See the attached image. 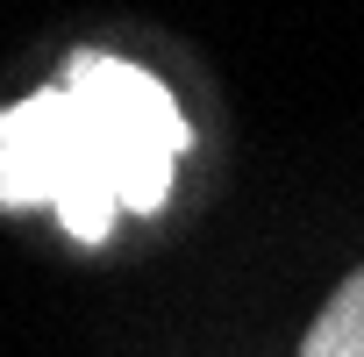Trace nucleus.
<instances>
[{"label":"nucleus","mask_w":364,"mask_h":357,"mask_svg":"<svg viewBox=\"0 0 364 357\" xmlns=\"http://www.w3.org/2000/svg\"><path fill=\"white\" fill-rule=\"evenodd\" d=\"M0 208H50L79 243H107L122 201H114L107 157L65 86L58 93L43 86L0 114Z\"/></svg>","instance_id":"nucleus-1"},{"label":"nucleus","mask_w":364,"mask_h":357,"mask_svg":"<svg viewBox=\"0 0 364 357\" xmlns=\"http://www.w3.org/2000/svg\"><path fill=\"white\" fill-rule=\"evenodd\" d=\"M65 93L79 100V114H86L100 157H107L114 201H122L129 215L164 208V193H171V157L186 150V114L171 107V93H164L150 72H136V65H122V58H107V50L72 58Z\"/></svg>","instance_id":"nucleus-2"},{"label":"nucleus","mask_w":364,"mask_h":357,"mask_svg":"<svg viewBox=\"0 0 364 357\" xmlns=\"http://www.w3.org/2000/svg\"><path fill=\"white\" fill-rule=\"evenodd\" d=\"M300 357H364V272H350L336 286V300L314 314Z\"/></svg>","instance_id":"nucleus-3"}]
</instances>
